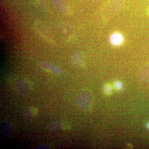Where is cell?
I'll list each match as a JSON object with an SVG mask.
<instances>
[{
	"label": "cell",
	"instance_id": "cell-5",
	"mask_svg": "<svg viewBox=\"0 0 149 149\" xmlns=\"http://www.w3.org/2000/svg\"><path fill=\"white\" fill-rule=\"evenodd\" d=\"M38 113L37 108L33 107L24 108L22 110V113L23 116L27 119H32L35 117Z\"/></svg>",
	"mask_w": 149,
	"mask_h": 149
},
{
	"label": "cell",
	"instance_id": "cell-1",
	"mask_svg": "<svg viewBox=\"0 0 149 149\" xmlns=\"http://www.w3.org/2000/svg\"><path fill=\"white\" fill-rule=\"evenodd\" d=\"M93 103V96L91 91L84 89L80 92L77 97L78 106L84 110L90 109Z\"/></svg>",
	"mask_w": 149,
	"mask_h": 149
},
{
	"label": "cell",
	"instance_id": "cell-2",
	"mask_svg": "<svg viewBox=\"0 0 149 149\" xmlns=\"http://www.w3.org/2000/svg\"><path fill=\"white\" fill-rule=\"evenodd\" d=\"M15 87L19 94L23 95H28L30 91L29 85L25 80L22 79H17L15 81Z\"/></svg>",
	"mask_w": 149,
	"mask_h": 149
},
{
	"label": "cell",
	"instance_id": "cell-12",
	"mask_svg": "<svg viewBox=\"0 0 149 149\" xmlns=\"http://www.w3.org/2000/svg\"><path fill=\"white\" fill-rule=\"evenodd\" d=\"M114 89L116 91H120L123 88V85L122 83L119 81H115L114 82Z\"/></svg>",
	"mask_w": 149,
	"mask_h": 149
},
{
	"label": "cell",
	"instance_id": "cell-15",
	"mask_svg": "<svg viewBox=\"0 0 149 149\" xmlns=\"http://www.w3.org/2000/svg\"><path fill=\"white\" fill-rule=\"evenodd\" d=\"M147 127L149 129V122L148 123V124H147Z\"/></svg>",
	"mask_w": 149,
	"mask_h": 149
},
{
	"label": "cell",
	"instance_id": "cell-11",
	"mask_svg": "<svg viewBox=\"0 0 149 149\" xmlns=\"http://www.w3.org/2000/svg\"><path fill=\"white\" fill-rule=\"evenodd\" d=\"M104 91L105 94L107 95H110L112 93L111 86L109 84H105L104 86Z\"/></svg>",
	"mask_w": 149,
	"mask_h": 149
},
{
	"label": "cell",
	"instance_id": "cell-13",
	"mask_svg": "<svg viewBox=\"0 0 149 149\" xmlns=\"http://www.w3.org/2000/svg\"><path fill=\"white\" fill-rule=\"evenodd\" d=\"M71 128V125L68 121L63 120V130H68Z\"/></svg>",
	"mask_w": 149,
	"mask_h": 149
},
{
	"label": "cell",
	"instance_id": "cell-3",
	"mask_svg": "<svg viewBox=\"0 0 149 149\" xmlns=\"http://www.w3.org/2000/svg\"><path fill=\"white\" fill-rule=\"evenodd\" d=\"M40 66L46 70L50 71L54 73L60 74L61 73V70L56 65L48 61H42L40 63Z\"/></svg>",
	"mask_w": 149,
	"mask_h": 149
},
{
	"label": "cell",
	"instance_id": "cell-9",
	"mask_svg": "<svg viewBox=\"0 0 149 149\" xmlns=\"http://www.w3.org/2000/svg\"><path fill=\"white\" fill-rule=\"evenodd\" d=\"M140 77L144 82L149 81V64H146L141 68L140 71Z\"/></svg>",
	"mask_w": 149,
	"mask_h": 149
},
{
	"label": "cell",
	"instance_id": "cell-7",
	"mask_svg": "<svg viewBox=\"0 0 149 149\" xmlns=\"http://www.w3.org/2000/svg\"><path fill=\"white\" fill-rule=\"evenodd\" d=\"M72 62L74 66L77 67H83L85 64L83 55L79 52L75 53L72 56Z\"/></svg>",
	"mask_w": 149,
	"mask_h": 149
},
{
	"label": "cell",
	"instance_id": "cell-8",
	"mask_svg": "<svg viewBox=\"0 0 149 149\" xmlns=\"http://www.w3.org/2000/svg\"><path fill=\"white\" fill-rule=\"evenodd\" d=\"M63 125V120L56 119L51 121L48 124L47 128L49 130L55 131L62 129Z\"/></svg>",
	"mask_w": 149,
	"mask_h": 149
},
{
	"label": "cell",
	"instance_id": "cell-10",
	"mask_svg": "<svg viewBox=\"0 0 149 149\" xmlns=\"http://www.w3.org/2000/svg\"><path fill=\"white\" fill-rule=\"evenodd\" d=\"M123 39L122 35L118 33H115L111 36L110 41L112 45L118 46L122 44Z\"/></svg>",
	"mask_w": 149,
	"mask_h": 149
},
{
	"label": "cell",
	"instance_id": "cell-6",
	"mask_svg": "<svg viewBox=\"0 0 149 149\" xmlns=\"http://www.w3.org/2000/svg\"><path fill=\"white\" fill-rule=\"evenodd\" d=\"M54 6L56 10L63 15L67 14L68 9L63 0H54Z\"/></svg>",
	"mask_w": 149,
	"mask_h": 149
},
{
	"label": "cell",
	"instance_id": "cell-4",
	"mask_svg": "<svg viewBox=\"0 0 149 149\" xmlns=\"http://www.w3.org/2000/svg\"><path fill=\"white\" fill-rule=\"evenodd\" d=\"M1 136L3 139L10 137L13 132V128L10 123L7 121L3 122L1 125Z\"/></svg>",
	"mask_w": 149,
	"mask_h": 149
},
{
	"label": "cell",
	"instance_id": "cell-14",
	"mask_svg": "<svg viewBox=\"0 0 149 149\" xmlns=\"http://www.w3.org/2000/svg\"><path fill=\"white\" fill-rule=\"evenodd\" d=\"M50 148L48 146L45 145H43L40 146L36 148V149H49Z\"/></svg>",
	"mask_w": 149,
	"mask_h": 149
}]
</instances>
